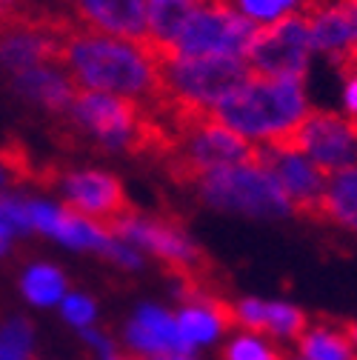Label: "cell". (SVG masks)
<instances>
[{
	"label": "cell",
	"instance_id": "obj_33",
	"mask_svg": "<svg viewBox=\"0 0 357 360\" xmlns=\"http://www.w3.org/2000/svg\"><path fill=\"white\" fill-rule=\"evenodd\" d=\"M15 238H18V232H15L12 226H6L4 220H0V257H6V255H9Z\"/></svg>",
	"mask_w": 357,
	"mask_h": 360
},
{
	"label": "cell",
	"instance_id": "obj_25",
	"mask_svg": "<svg viewBox=\"0 0 357 360\" xmlns=\"http://www.w3.org/2000/svg\"><path fill=\"white\" fill-rule=\"evenodd\" d=\"M297 346H300L303 360H357L349 335L343 329L323 326V323L309 326L300 335Z\"/></svg>",
	"mask_w": 357,
	"mask_h": 360
},
{
	"label": "cell",
	"instance_id": "obj_5",
	"mask_svg": "<svg viewBox=\"0 0 357 360\" xmlns=\"http://www.w3.org/2000/svg\"><path fill=\"white\" fill-rule=\"evenodd\" d=\"M157 58L163 101L195 115H212L223 98H229L238 86L252 77V69L243 58Z\"/></svg>",
	"mask_w": 357,
	"mask_h": 360
},
{
	"label": "cell",
	"instance_id": "obj_36",
	"mask_svg": "<svg viewBox=\"0 0 357 360\" xmlns=\"http://www.w3.org/2000/svg\"><path fill=\"white\" fill-rule=\"evenodd\" d=\"M115 360H141V357H135V354H120V352H117Z\"/></svg>",
	"mask_w": 357,
	"mask_h": 360
},
{
	"label": "cell",
	"instance_id": "obj_24",
	"mask_svg": "<svg viewBox=\"0 0 357 360\" xmlns=\"http://www.w3.org/2000/svg\"><path fill=\"white\" fill-rule=\"evenodd\" d=\"M20 295L37 309H52L69 295V283L55 263H32L20 275Z\"/></svg>",
	"mask_w": 357,
	"mask_h": 360
},
{
	"label": "cell",
	"instance_id": "obj_6",
	"mask_svg": "<svg viewBox=\"0 0 357 360\" xmlns=\"http://www.w3.org/2000/svg\"><path fill=\"white\" fill-rule=\"evenodd\" d=\"M163 160H166L169 172L181 180V184L189 186L195 177H200L203 172H212L217 166L257 160V146L243 141L232 129L220 126L212 115H200L181 129L171 149L163 155Z\"/></svg>",
	"mask_w": 357,
	"mask_h": 360
},
{
	"label": "cell",
	"instance_id": "obj_31",
	"mask_svg": "<svg viewBox=\"0 0 357 360\" xmlns=\"http://www.w3.org/2000/svg\"><path fill=\"white\" fill-rule=\"evenodd\" d=\"M32 12H34L32 0H0V23L18 15H32Z\"/></svg>",
	"mask_w": 357,
	"mask_h": 360
},
{
	"label": "cell",
	"instance_id": "obj_37",
	"mask_svg": "<svg viewBox=\"0 0 357 360\" xmlns=\"http://www.w3.org/2000/svg\"><path fill=\"white\" fill-rule=\"evenodd\" d=\"M343 4H349V6H357V0H343Z\"/></svg>",
	"mask_w": 357,
	"mask_h": 360
},
{
	"label": "cell",
	"instance_id": "obj_11",
	"mask_svg": "<svg viewBox=\"0 0 357 360\" xmlns=\"http://www.w3.org/2000/svg\"><path fill=\"white\" fill-rule=\"evenodd\" d=\"M326 174L357 166V123L326 109H309L289 143Z\"/></svg>",
	"mask_w": 357,
	"mask_h": 360
},
{
	"label": "cell",
	"instance_id": "obj_13",
	"mask_svg": "<svg viewBox=\"0 0 357 360\" xmlns=\"http://www.w3.org/2000/svg\"><path fill=\"white\" fill-rule=\"evenodd\" d=\"M257 160L272 172L283 195L292 200L294 212L323 220V198L329 186V174L320 166H315L292 146H257Z\"/></svg>",
	"mask_w": 357,
	"mask_h": 360
},
{
	"label": "cell",
	"instance_id": "obj_38",
	"mask_svg": "<svg viewBox=\"0 0 357 360\" xmlns=\"http://www.w3.org/2000/svg\"><path fill=\"white\" fill-rule=\"evenodd\" d=\"M292 360H303V357H292Z\"/></svg>",
	"mask_w": 357,
	"mask_h": 360
},
{
	"label": "cell",
	"instance_id": "obj_35",
	"mask_svg": "<svg viewBox=\"0 0 357 360\" xmlns=\"http://www.w3.org/2000/svg\"><path fill=\"white\" fill-rule=\"evenodd\" d=\"M346 335H349V340H351V346H354V354H357V323H351V326L346 329Z\"/></svg>",
	"mask_w": 357,
	"mask_h": 360
},
{
	"label": "cell",
	"instance_id": "obj_28",
	"mask_svg": "<svg viewBox=\"0 0 357 360\" xmlns=\"http://www.w3.org/2000/svg\"><path fill=\"white\" fill-rule=\"evenodd\" d=\"M58 309H60V318L69 326H74L77 332H86L98 323V303H95V297H89L83 292H69Z\"/></svg>",
	"mask_w": 357,
	"mask_h": 360
},
{
	"label": "cell",
	"instance_id": "obj_29",
	"mask_svg": "<svg viewBox=\"0 0 357 360\" xmlns=\"http://www.w3.org/2000/svg\"><path fill=\"white\" fill-rule=\"evenodd\" d=\"M0 220L12 226L18 235H29L32 226H29V209H26V200L18 198V195H6L0 192Z\"/></svg>",
	"mask_w": 357,
	"mask_h": 360
},
{
	"label": "cell",
	"instance_id": "obj_18",
	"mask_svg": "<svg viewBox=\"0 0 357 360\" xmlns=\"http://www.w3.org/2000/svg\"><path fill=\"white\" fill-rule=\"evenodd\" d=\"M123 340H126L129 352L141 360H152V357L169 354V352H186V343H183L181 332H177L174 311H169L157 303H141L135 309L131 321L123 329Z\"/></svg>",
	"mask_w": 357,
	"mask_h": 360
},
{
	"label": "cell",
	"instance_id": "obj_14",
	"mask_svg": "<svg viewBox=\"0 0 357 360\" xmlns=\"http://www.w3.org/2000/svg\"><path fill=\"white\" fill-rule=\"evenodd\" d=\"M58 189H60V195L72 212H77L83 217H92L98 223H106V226L129 212L123 184L115 174L100 172V169L66 172L58 180Z\"/></svg>",
	"mask_w": 357,
	"mask_h": 360
},
{
	"label": "cell",
	"instance_id": "obj_17",
	"mask_svg": "<svg viewBox=\"0 0 357 360\" xmlns=\"http://www.w3.org/2000/svg\"><path fill=\"white\" fill-rule=\"evenodd\" d=\"M309 29L315 52H323L337 69L357 63V6H349L343 0L337 4L320 0V6L309 15Z\"/></svg>",
	"mask_w": 357,
	"mask_h": 360
},
{
	"label": "cell",
	"instance_id": "obj_3",
	"mask_svg": "<svg viewBox=\"0 0 357 360\" xmlns=\"http://www.w3.org/2000/svg\"><path fill=\"white\" fill-rule=\"evenodd\" d=\"M69 120L106 152H157L163 158L171 146L169 131L143 106L115 95L77 92Z\"/></svg>",
	"mask_w": 357,
	"mask_h": 360
},
{
	"label": "cell",
	"instance_id": "obj_8",
	"mask_svg": "<svg viewBox=\"0 0 357 360\" xmlns=\"http://www.w3.org/2000/svg\"><path fill=\"white\" fill-rule=\"evenodd\" d=\"M257 26L223 6L220 0H200V6L189 15L181 34L163 55L181 58H249Z\"/></svg>",
	"mask_w": 357,
	"mask_h": 360
},
{
	"label": "cell",
	"instance_id": "obj_30",
	"mask_svg": "<svg viewBox=\"0 0 357 360\" xmlns=\"http://www.w3.org/2000/svg\"><path fill=\"white\" fill-rule=\"evenodd\" d=\"M83 335V340H86V346L92 349L100 360H115V354H117V346H115V340L109 338V335H103L98 326H92V329H86V332H80Z\"/></svg>",
	"mask_w": 357,
	"mask_h": 360
},
{
	"label": "cell",
	"instance_id": "obj_16",
	"mask_svg": "<svg viewBox=\"0 0 357 360\" xmlns=\"http://www.w3.org/2000/svg\"><path fill=\"white\" fill-rule=\"evenodd\" d=\"M80 29L146 43V0H69Z\"/></svg>",
	"mask_w": 357,
	"mask_h": 360
},
{
	"label": "cell",
	"instance_id": "obj_26",
	"mask_svg": "<svg viewBox=\"0 0 357 360\" xmlns=\"http://www.w3.org/2000/svg\"><path fill=\"white\" fill-rule=\"evenodd\" d=\"M34 329L26 318H9L0 323V360H32Z\"/></svg>",
	"mask_w": 357,
	"mask_h": 360
},
{
	"label": "cell",
	"instance_id": "obj_19",
	"mask_svg": "<svg viewBox=\"0 0 357 360\" xmlns=\"http://www.w3.org/2000/svg\"><path fill=\"white\" fill-rule=\"evenodd\" d=\"M232 309V321L240 323L246 332L278 338V340H300L309 329L303 309L289 300H263V297H240Z\"/></svg>",
	"mask_w": 357,
	"mask_h": 360
},
{
	"label": "cell",
	"instance_id": "obj_39",
	"mask_svg": "<svg viewBox=\"0 0 357 360\" xmlns=\"http://www.w3.org/2000/svg\"><path fill=\"white\" fill-rule=\"evenodd\" d=\"M66 4H69V0H66Z\"/></svg>",
	"mask_w": 357,
	"mask_h": 360
},
{
	"label": "cell",
	"instance_id": "obj_23",
	"mask_svg": "<svg viewBox=\"0 0 357 360\" xmlns=\"http://www.w3.org/2000/svg\"><path fill=\"white\" fill-rule=\"evenodd\" d=\"M323 220L357 235V166L329 174L323 198Z\"/></svg>",
	"mask_w": 357,
	"mask_h": 360
},
{
	"label": "cell",
	"instance_id": "obj_2",
	"mask_svg": "<svg viewBox=\"0 0 357 360\" xmlns=\"http://www.w3.org/2000/svg\"><path fill=\"white\" fill-rule=\"evenodd\" d=\"M309 115L306 77H260L252 75L229 98H223L212 117L240 134L252 146H283Z\"/></svg>",
	"mask_w": 357,
	"mask_h": 360
},
{
	"label": "cell",
	"instance_id": "obj_15",
	"mask_svg": "<svg viewBox=\"0 0 357 360\" xmlns=\"http://www.w3.org/2000/svg\"><path fill=\"white\" fill-rule=\"evenodd\" d=\"M177 295H181L186 303L174 311V321H177V332H181L186 352L195 354L203 346H212L223 338L226 326L232 323V309L206 295V289L195 286V281L189 278H177Z\"/></svg>",
	"mask_w": 357,
	"mask_h": 360
},
{
	"label": "cell",
	"instance_id": "obj_32",
	"mask_svg": "<svg viewBox=\"0 0 357 360\" xmlns=\"http://www.w3.org/2000/svg\"><path fill=\"white\" fill-rule=\"evenodd\" d=\"M18 172H20V160L12 158V155H6V152H0V189L9 186Z\"/></svg>",
	"mask_w": 357,
	"mask_h": 360
},
{
	"label": "cell",
	"instance_id": "obj_21",
	"mask_svg": "<svg viewBox=\"0 0 357 360\" xmlns=\"http://www.w3.org/2000/svg\"><path fill=\"white\" fill-rule=\"evenodd\" d=\"M197 6L200 0H146V43L157 55L169 52Z\"/></svg>",
	"mask_w": 357,
	"mask_h": 360
},
{
	"label": "cell",
	"instance_id": "obj_9",
	"mask_svg": "<svg viewBox=\"0 0 357 360\" xmlns=\"http://www.w3.org/2000/svg\"><path fill=\"white\" fill-rule=\"evenodd\" d=\"M109 229L129 246H135L141 255H152L163 260L174 272V278L197 281V272H203V266H206L200 246L186 235V229H181L171 220L138 214L129 209L126 214L109 223Z\"/></svg>",
	"mask_w": 357,
	"mask_h": 360
},
{
	"label": "cell",
	"instance_id": "obj_27",
	"mask_svg": "<svg viewBox=\"0 0 357 360\" xmlns=\"http://www.w3.org/2000/svg\"><path fill=\"white\" fill-rule=\"evenodd\" d=\"M223 360H283V357L269 343V338L254 335V332H240L226 343Z\"/></svg>",
	"mask_w": 357,
	"mask_h": 360
},
{
	"label": "cell",
	"instance_id": "obj_22",
	"mask_svg": "<svg viewBox=\"0 0 357 360\" xmlns=\"http://www.w3.org/2000/svg\"><path fill=\"white\" fill-rule=\"evenodd\" d=\"M220 4L254 23L257 29H266L289 18L311 15L320 6V0H220Z\"/></svg>",
	"mask_w": 357,
	"mask_h": 360
},
{
	"label": "cell",
	"instance_id": "obj_20",
	"mask_svg": "<svg viewBox=\"0 0 357 360\" xmlns=\"http://www.w3.org/2000/svg\"><path fill=\"white\" fill-rule=\"evenodd\" d=\"M12 86L20 98L49 112H69L80 92L63 63H43L20 75H12Z\"/></svg>",
	"mask_w": 357,
	"mask_h": 360
},
{
	"label": "cell",
	"instance_id": "obj_4",
	"mask_svg": "<svg viewBox=\"0 0 357 360\" xmlns=\"http://www.w3.org/2000/svg\"><path fill=\"white\" fill-rule=\"evenodd\" d=\"M189 186L206 206L217 212H232L260 220H280L294 214L292 200L283 195L272 172L260 160L217 166L195 177Z\"/></svg>",
	"mask_w": 357,
	"mask_h": 360
},
{
	"label": "cell",
	"instance_id": "obj_34",
	"mask_svg": "<svg viewBox=\"0 0 357 360\" xmlns=\"http://www.w3.org/2000/svg\"><path fill=\"white\" fill-rule=\"evenodd\" d=\"M152 360H197L195 354H186V352H169V354H157Z\"/></svg>",
	"mask_w": 357,
	"mask_h": 360
},
{
	"label": "cell",
	"instance_id": "obj_7",
	"mask_svg": "<svg viewBox=\"0 0 357 360\" xmlns=\"http://www.w3.org/2000/svg\"><path fill=\"white\" fill-rule=\"evenodd\" d=\"M29 209V226L32 232H40L52 240H58L66 249H77V252H95L123 269H143V255L129 246L126 240H120L117 235H112V229L106 223H98L92 217H83L66 206H58L52 200H26Z\"/></svg>",
	"mask_w": 357,
	"mask_h": 360
},
{
	"label": "cell",
	"instance_id": "obj_10",
	"mask_svg": "<svg viewBox=\"0 0 357 360\" xmlns=\"http://www.w3.org/2000/svg\"><path fill=\"white\" fill-rule=\"evenodd\" d=\"M77 23L69 15H18L0 23V66L12 75L60 63L63 40Z\"/></svg>",
	"mask_w": 357,
	"mask_h": 360
},
{
	"label": "cell",
	"instance_id": "obj_12",
	"mask_svg": "<svg viewBox=\"0 0 357 360\" xmlns=\"http://www.w3.org/2000/svg\"><path fill=\"white\" fill-rule=\"evenodd\" d=\"M311 55H315V43H311L306 15L260 29L246 63L252 75L260 77H306Z\"/></svg>",
	"mask_w": 357,
	"mask_h": 360
},
{
	"label": "cell",
	"instance_id": "obj_1",
	"mask_svg": "<svg viewBox=\"0 0 357 360\" xmlns=\"http://www.w3.org/2000/svg\"><path fill=\"white\" fill-rule=\"evenodd\" d=\"M60 63L80 92L115 95L143 109L163 103L160 58L149 43L120 40L74 26L63 40Z\"/></svg>",
	"mask_w": 357,
	"mask_h": 360
}]
</instances>
